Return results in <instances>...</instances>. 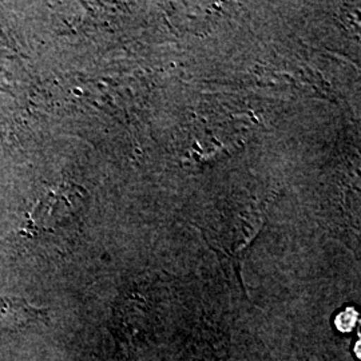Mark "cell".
Here are the masks:
<instances>
[{"label": "cell", "instance_id": "1", "mask_svg": "<svg viewBox=\"0 0 361 361\" xmlns=\"http://www.w3.org/2000/svg\"><path fill=\"white\" fill-rule=\"evenodd\" d=\"M47 320V310L20 297L0 298V335L20 334Z\"/></svg>", "mask_w": 361, "mask_h": 361}, {"label": "cell", "instance_id": "2", "mask_svg": "<svg viewBox=\"0 0 361 361\" xmlns=\"http://www.w3.org/2000/svg\"><path fill=\"white\" fill-rule=\"evenodd\" d=\"M356 320H357V312L353 310H344L337 316L336 326L343 332H349L353 329Z\"/></svg>", "mask_w": 361, "mask_h": 361}]
</instances>
